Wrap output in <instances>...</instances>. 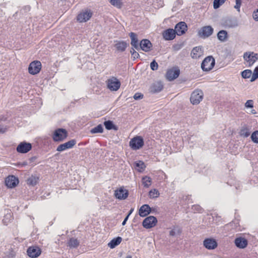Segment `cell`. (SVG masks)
<instances>
[{
    "label": "cell",
    "instance_id": "cell-1",
    "mask_svg": "<svg viewBox=\"0 0 258 258\" xmlns=\"http://www.w3.org/2000/svg\"><path fill=\"white\" fill-rule=\"evenodd\" d=\"M215 60L212 56H208L205 58L202 62V69L204 71H211L214 68Z\"/></svg>",
    "mask_w": 258,
    "mask_h": 258
},
{
    "label": "cell",
    "instance_id": "cell-2",
    "mask_svg": "<svg viewBox=\"0 0 258 258\" xmlns=\"http://www.w3.org/2000/svg\"><path fill=\"white\" fill-rule=\"evenodd\" d=\"M203 92L200 89H197L192 93L191 96V102L194 105H198L203 99Z\"/></svg>",
    "mask_w": 258,
    "mask_h": 258
},
{
    "label": "cell",
    "instance_id": "cell-3",
    "mask_svg": "<svg viewBox=\"0 0 258 258\" xmlns=\"http://www.w3.org/2000/svg\"><path fill=\"white\" fill-rule=\"evenodd\" d=\"M243 57L246 65L251 66L257 61L258 55L252 52H247L245 53Z\"/></svg>",
    "mask_w": 258,
    "mask_h": 258
},
{
    "label": "cell",
    "instance_id": "cell-4",
    "mask_svg": "<svg viewBox=\"0 0 258 258\" xmlns=\"http://www.w3.org/2000/svg\"><path fill=\"white\" fill-rule=\"evenodd\" d=\"M180 70L177 67H174L170 69L166 74V77L169 81H173L179 77Z\"/></svg>",
    "mask_w": 258,
    "mask_h": 258
},
{
    "label": "cell",
    "instance_id": "cell-5",
    "mask_svg": "<svg viewBox=\"0 0 258 258\" xmlns=\"http://www.w3.org/2000/svg\"><path fill=\"white\" fill-rule=\"evenodd\" d=\"M67 135L68 133L66 130L63 129H59L55 131L53 133V137L55 141H60L66 139Z\"/></svg>",
    "mask_w": 258,
    "mask_h": 258
},
{
    "label": "cell",
    "instance_id": "cell-6",
    "mask_svg": "<svg viewBox=\"0 0 258 258\" xmlns=\"http://www.w3.org/2000/svg\"><path fill=\"white\" fill-rule=\"evenodd\" d=\"M41 69V64L40 61L35 60L30 64L28 72L31 75H36L40 72Z\"/></svg>",
    "mask_w": 258,
    "mask_h": 258
},
{
    "label": "cell",
    "instance_id": "cell-7",
    "mask_svg": "<svg viewBox=\"0 0 258 258\" xmlns=\"http://www.w3.org/2000/svg\"><path fill=\"white\" fill-rule=\"evenodd\" d=\"M144 145V141L141 137L138 136L132 139L130 141V145L132 149L137 150L142 147Z\"/></svg>",
    "mask_w": 258,
    "mask_h": 258
},
{
    "label": "cell",
    "instance_id": "cell-8",
    "mask_svg": "<svg viewBox=\"0 0 258 258\" xmlns=\"http://www.w3.org/2000/svg\"><path fill=\"white\" fill-rule=\"evenodd\" d=\"M108 87L110 90L115 91L118 90L121 86V83L118 79L115 78H112L108 80Z\"/></svg>",
    "mask_w": 258,
    "mask_h": 258
},
{
    "label": "cell",
    "instance_id": "cell-9",
    "mask_svg": "<svg viewBox=\"0 0 258 258\" xmlns=\"http://www.w3.org/2000/svg\"><path fill=\"white\" fill-rule=\"evenodd\" d=\"M187 26L186 23L179 22L175 27V32L179 36H183L187 33Z\"/></svg>",
    "mask_w": 258,
    "mask_h": 258
},
{
    "label": "cell",
    "instance_id": "cell-10",
    "mask_svg": "<svg viewBox=\"0 0 258 258\" xmlns=\"http://www.w3.org/2000/svg\"><path fill=\"white\" fill-rule=\"evenodd\" d=\"M213 33V28L210 26H206L202 27L199 32L201 37L205 39L211 36Z\"/></svg>",
    "mask_w": 258,
    "mask_h": 258
},
{
    "label": "cell",
    "instance_id": "cell-11",
    "mask_svg": "<svg viewBox=\"0 0 258 258\" xmlns=\"http://www.w3.org/2000/svg\"><path fill=\"white\" fill-rule=\"evenodd\" d=\"M92 14V13L90 10H85L79 14L77 16V20L80 22H86L91 18Z\"/></svg>",
    "mask_w": 258,
    "mask_h": 258
},
{
    "label": "cell",
    "instance_id": "cell-12",
    "mask_svg": "<svg viewBox=\"0 0 258 258\" xmlns=\"http://www.w3.org/2000/svg\"><path fill=\"white\" fill-rule=\"evenodd\" d=\"M5 184L6 186L9 188H14L18 185L19 184V180L15 176H10L6 178Z\"/></svg>",
    "mask_w": 258,
    "mask_h": 258
},
{
    "label": "cell",
    "instance_id": "cell-13",
    "mask_svg": "<svg viewBox=\"0 0 258 258\" xmlns=\"http://www.w3.org/2000/svg\"><path fill=\"white\" fill-rule=\"evenodd\" d=\"M157 220L153 216L148 217L143 221V225L145 228L149 229L157 225Z\"/></svg>",
    "mask_w": 258,
    "mask_h": 258
},
{
    "label": "cell",
    "instance_id": "cell-14",
    "mask_svg": "<svg viewBox=\"0 0 258 258\" xmlns=\"http://www.w3.org/2000/svg\"><path fill=\"white\" fill-rule=\"evenodd\" d=\"M129 192L127 189L124 187H120L115 191V196L117 199L124 200L128 197Z\"/></svg>",
    "mask_w": 258,
    "mask_h": 258
},
{
    "label": "cell",
    "instance_id": "cell-15",
    "mask_svg": "<svg viewBox=\"0 0 258 258\" xmlns=\"http://www.w3.org/2000/svg\"><path fill=\"white\" fill-rule=\"evenodd\" d=\"M31 145L30 143L23 142L18 145L17 150L21 153H26L31 150Z\"/></svg>",
    "mask_w": 258,
    "mask_h": 258
},
{
    "label": "cell",
    "instance_id": "cell-16",
    "mask_svg": "<svg viewBox=\"0 0 258 258\" xmlns=\"http://www.w3.org/2000/svg\"><path fill=\"white\" fill-rule=\"evenodd\" d=\"M41 253V249L37 246H31L27 250V254L31 258L39 257Z\"/></svg>",
    "mask_w": 258,
    "mask_h": 258
},
{
    "label": "cell",
    "instance_id": "cell-17",
    "mask_svg": "<svg viewBox=\"0 0 258 258\" xmlns=\"http://www.w3.org/2000/svg\"><path fill=\"white\" fill-rule=\"evenodd\" d=\"M204 53V49L201 46L195 47L193 49L191 52V57L192 58L197 59L202 57Z\"/></svg>",
    "mask_w": 258,
    "mask_h": 258
},
{
    "label": "cell",
    "instance_id": "cell-18",
    "mask_svg": "<svg viewBox=\"0 0 258 258\" xmlns=\"http://www.w3.org/2000/svg\"><path fill=\"white\" fill-rule=\"evenodd\" d=\"M204 245L207 249H214L217 247V243L214 239H207L204 240Z\"/></svg>",
    "mask_w": 258,
    "mask_h": 258
},
{
    "label": "cell",
    "instance_id": "cell-19",
    "mask_svg": "<svg viewBox=\"0 0 258 258\" xmlns=\"http://www.w3.org/2000/svg\"><path fill=\"white\" fill-rule=\"evenodd\" d=\"M163 36L164 39L167 40H172L175 39L176 33L173 29H168L164 32Z\"/></svg>",
    "mask_w": 258,
    "mask_h": 258
},
{
    "label": "cell",
    "instance_id": "cell-20",
    "mask_svg": "<svg viewBox=\"0 0 258 258\" xmlns=\"http://www.w3.org/2000/svg\"><path fill=\"white\" fill-rule=\"evenodd\" d=\"M140 47L145 52H149L152 49V45L148 40H143L140 43Z\"/></svg>",
    "mask_w": 258,
    "mask_h": 258
},
{
    "label": "cell",
    "instance_id": "cell-21",
    "mask_svg": "<svg viewBox=\"0 0 258 258\" xmlns=\"http://www.w3.org/2000/svg\"><path fill=\"white\" fill-rule=\"evenodd\" d=\"M151 208L148 205H143L139 210V214L142 217H145L150 213Z\"/></svg>",
    "mask_w": 258,
    "mask_h": 258
},
{
    "label": "cell",
    "instance_id": "cell-22",
    "mask_svg": "<svg viewBox=\"0 0 258 258\" xmlns=\"http://www.w3.org/2000/svg\"><path fill=\"white\" fill-rule=\"evenodd\" d=\"M235 243L238 248L240 249H244L248 245V242L246 239L243 238H239L236 239L235 241Z\"/></svg>",
    "mask_w": 258,
    "mask_h": 258
},
{
    "label": "cell",
    "instance_id": "cell-23",
    "mask_svg": "<svg viewBox=\"0 0 258 258\" xmlns=\"http://www.w3.org/2000/svg\"><path fill=\"white\" fill-rule=\"evenodd\" d=\"M163 87V85L162 83L160 81L155 83V84H153L152 86L151 87V91L154 93L158 92L162 90Z\"/></svg>",
    "mask_w": 258,
    "mask_h": 258
},
{
    "label": "cell",
    "instance_id": "cell-24",
    "mask_svg": "<svg viewBox=\"0 0 258 258\" xmlns=\"http://www.w3.org/2000/svg\"><path fill=\"white\" fill-rule=\"evenodd\" d=\"M75 143L76 142L74 140H72V141H71L68 142L67 143L61 145L60 146H59L57 150L58 151H60L64 150L65 149H68V148H70L72 147L75 144Z\"/></svg>",
    "mask_w": 258,
    "mask_h": 258
},
{
    "label": "cell",
    "instance_id": "cell-25",
    "mask_svg": "<svg viewBox=\"0 0 258 258\" xmlns=\"http://www.w3.org/2000/svg\"><path fill=\"white\" fill-rule=\"evenodd\" d=\"M218 38L220 40L222 41H225L226 40H227L228 38V33L227 32L224 30H221L219 31L218 33L217 34Z\"/></svg>",
    "mask_w": 258,
    "mask_h": 258
},
{
    "label": "cell",
    "instance_id": "cell-26",
    "mask_svg": "<svg viewBox=\"0 0 258 258\" xmlns=\"http://www.w3.org/2000/svg\"><path fill=\"white\" fill-rule=\"evenodd\" d=\"M121 241H122V239L121 238L118 237V238H115V239H112L109 243L108 245H109V246L111 248H115V246H118L119 243H121Z\"/></svg>",
    "mask_w": 258,
    "mask_h": 258
},
{
    "label": "cell",
    "instance_id": "cell-27",
    "mask_svg": "<svg viewBox=\"0 0 258 258\" xmlns=\"http://www.w3.org/2000/svg\"><path fill=\"white\" fill-rule=\"evenodd\" d=\"M135 167L136 170H137L139 172H142L144 171L145 168V165L144 163L142 161H137L135 163Z\"/></svg>",
    "mask_w": 258,
    "mask_h": 258
},
{
    "label": "cell",
    "instance_id": "cell-28",
    "mask_svg": "<svg viewBox=\"0 0 258 258\" xmlns=\"http://www.w3.org/2000/svg\"><path fill=\"white\" fill-rule=\"evenodd\" d=\"M142 181H143V184H144V186L145 187H150L151 184V183H152L151 179H150V177H143V179H142Z\"/></svg>",
    "mask_w": 258,
    "mask_h": 258
},
{
    "label": "cell",
    "instance_id": "cell-29",
    "mask_svg": "<svg viewBox=\"0 0 258 258\" xmlns=\"http://www.w3.org/2000/svg\"><path fill=\"white\" fill-rule=\"evenodd\" d=\"M105 125L106 128L108 130H112V129L117 130L116 126L111 121H107L106 122H105Z\"/></svg>",
    "mask_w": 258,
    "mask_h": 258
},
{
    "label": "cell",
    "instance_id": "cell-30",
    "mask_svg": "<svg viewBox=\"0 0 258 258\" xmlns=\"http://www.w3.org/2000/svg\"><path fill=\"white\" fill-rule=\"evenodd\" d=\"M149 196L151 198L153 199V198H156L158 197L159 196V192L158 190H157L156 189H153L152 190L150 191L149 192Z\"/></svg>",
    "mask_w": 258,
    "mask_h": 258
},
{
    "label": "cell",
    "instance_id": "cell-31",
    "mask_svg": "<svg viewBox=\"0 0 258 258\" xmlns=\"http://www.w3.org/2000/svg\"><path fill=\"white\" fill-rule=\"evenodd\" d=\"M225 1L226 0H215L213 7L215 9H218L225 2Z\"/></svg>",
    "mask_w": 258,
    "mask_h": 258
},
{
    "label": "cell",
    "instance_id": "cell-32",
    "mask_svg": "<svg viewBox=\"0 0 258 258\" xmlns=\"http://www.w3.org/2000/svg\"><path fill=\"white\" fill-rule=\"evenodd\" d=\"M109 2L116 7L120 8L122 6V3L121 0H108Z\"/></svg>",
    "mask_w": 258,
    "mask_h": 258
},
{
    "label": "cell",
    "instance_id": "cell-33",
    "mask_svg": "<svg viewBox=\"0 0 258 258\" xmlns=\"http://www.w3.org/2000/svg\"><path fill=\"white\" fill-rule=\"evenodd\" d=\"M116 47L119 51H124L127 47V44L124 42H120L117 44Z\"/></svg>",
    "mask_w": 258,
    "mask_h": 258
},
{
    "label": "cell",
    "instance_id": "cell-34",
    "mask_svg": "<svg viewBox=\"0 0 258 258\" xmlns=\"http://www.w3.org/2000/svg\"><path fill=\"white\" fill-rule=\"evenodd\" d=\"M242 77H243V78L248 79L249 78V77H251L252 75V71L249 70H246L243 71L242 74Z\"/></svg>",
    "mask_w": 258,
    "mask_h": 258
},
{
    "label": "cell",
    "instance_id": "cell-35",
    "mask_svg": "<svg viewBox=\"0 0 258 258\" xmlns=\"http://www.w3.org/2000/svg\"><path fill=\"white\" fill-rule=\"evenodd\" d=\"M131 38L132 40V43L134 46H137L138 43V39L137 36L134 33L131 34Z\"/></svg>",
    "mask_w": 258,
    "mask_h": 258
},
{
    "label": "cell",
    "instance_id": "cell-36",
    "mask_svg": "<svg viewBox=\"0 0 258 258\" xmlns=\"http://www.w3.org/2000/svg\"><path fill=\"white\" fill-rule=\"evenodd\" d=\"M92 133H101L103 131V130H102V128L101 126L99 125L98 127H96L93 130H92Z\"/></svg>",
    "mask_w": 258,
    "mask_h": 258
},
{
    "label": "cell",
    "instance_id": "cell-37",
    "mask_svg": "<svg viewBox=\"0 0 258 258\" xmlns=\"http://www.w3.org/2000/svg\"><path fill=\"white\" fill-rule=\"evenodd\" d=\"M258 131L255 132L253 133V134H252V139L253 141L255 143H258Z\"/></svg>",
    "mask_w": 258,
    "mask_h": 258
},
{
    "label": "cell",
    "instance_id": "cell-38",
    "mask_svg": "<svg viewBox=\"0 0 258 258\" xmlns=\"http://www.w3.org/2000/svg\"><path fill=\"white\" fill-rule=\"evenodd\" d=\"M151 68L154 71L157 70L158 69V64L155 60H153L151 64Z\"/></svg>",
    "mask_w": 258,
    "mask_h": 258
},
{
    "label": "cell",
    "instance_id": "cell-39",
    "mask_svg": "<svg viewBox=\"0 0 258 258\" xmlns=\"http://www.w3.org/2000/svg\"><path fill=\"white\" fill-rule=\"evenodd\" d=\"M246 107L248 108H252L254 106V103L252 100H248L246 103Z\"/></svg>",
    "mask_w": 258,
    "mask_h": 258
},
{
    "label": "cell",
    "instance_id": "cell-40",
    "mask_svg": "<svg viewBox=\"0 0 258 258\" xmlns=\"http://www.w3.org/2000/svg\"><path fill=\"white\" fill-rule=\"evenodd\" d=\"M143 98V95L141 94V93H137L134 96V98L136 100H140V99H142Z\"/></svg>",
    "mask_w": 258,
    "mask_h": 258
},
{
    "label": "cell",
    "instance_id": "cell-41",
    "mask_svg": "<svg viewBox=\"0 0 258 258\" xmlns=\"http://www.w3.org/2000/svg\"><path fill=\"white\" fill-rule=\"evenodd\" d=\"M258 68H256L255 71H254V74L253 75L252 79V81H255V80L257 79L258 78Z\"/></svg>",
    "mask_w": 258,
    "mask_h": 258
},
{
    "label": "cell",
    "instance_id": "cell-42",
    "mask_svg": "<svg viewBox=\"0 0 258 258\" xmlns=\"http://www.w3.org/2000/svg\"><path fill=\"white\" fill-rule=\"evenodd\" d=\"M253 18L256 21H258V10L256 9L253 13Z\"/></svg>",
    "mask_w": 258,
    "mask_h": 258
}]
</instances>
